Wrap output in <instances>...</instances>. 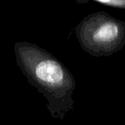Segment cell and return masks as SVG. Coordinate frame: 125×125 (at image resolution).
<instances>
[{
	"label": "cell",
	"instance_id": "obj_1",
	"mask_svg": "<svg viewBox=\"0 0 125 125\" xmlns=\"http://www.w3.org/2000/svg\"><path fill=\"white\" fill-rule=\"evenodd\" d=\"M17 65L29 84L47 100L52 117L63 120L73 110V94L76 87L74 76L52 53L36 44L17 42L14 45Z\"/></svg>",
	"mask_w": 125,
	"mask_h": 125
},
{
	"label": "cell",
	"instance_id": "obj_2",
	"mask_svg": "<svg viewBox=\"0 0 125 125\" xmlns=\"http://www.w3.org/2000/svg\"><path fill=\"white\" fill-rule=\"evenodd\" d=\"M75 31L82 49L94 57L110 56L125 45V22L104 11L85 16Z\"/></svg>",
	"mask_w": 125,
	"mask_h": 125
},
{
	"label": "cell",
	"instance_id": "obj_3",
	"mask_svg": "<svg viewBox=\"0 0 125 125\" xmlns=\"http://www.w3.org/2000/svg\"><path fill=\"white\" fill-rule=\"evenodd\" d=\"M75 1L78 4H86L93 1L109 7L119 8V9H125V0H75Z\"/></svg>",
	"mask_w": 125,
	"mask_h": 125
},
{
	"label": "cell",
	"instance_id": "obj_4",
	"mask_svg": "<svg viewBox=\"0 0 125 125\" xmlns=\"http://www.w3.org/2000/svg\"></svg>",
	"mask_w": 125,
	"mask_h": 125
}]
</instances>
